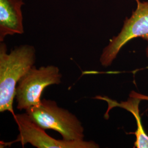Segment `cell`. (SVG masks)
Here are the masks:
<instances>
[{"label":"cell","mask_w":148,"mask_h":148,"mask_svg":"<svg viewBox=\"0 0 148 148\" xmlns=\"http://www.w3.org/2000/svg\"><path fill=\"white\" fill-rule=\"evenodd\" d=\"M62 75L56 66L48 65L36 68L33 66L18 83L15 99L16 108L22 110L38 106L43 91L47 87L61 83Z\"/></svg>","instance_id":"obj_3"},{"label":"cell","mask_w":148,"mask_h":148,"mask_svg":"<svg viewBox=\"0 0 148 148\" xmlns=\"http://www.w3.org/2000/svg\"><path fill=\"white\" fill-rule=\"evenodd\" d=\"M23 0H0V41L7 35L24 33Z\"/></svg>","instance_id":"obj_6"},{"label":"cell","mask_w":148,"mask_h":148,"mask_svg":"<svg viewBox=\"0 0 148 148\" xmlns=\"http://www.w3.org/2000/svg\"><path fill=\"white\" fill-rule=\"evenodd\" d=\"M130 97L139 98V99H141L142 101L144 100V101H148V95H144L139 93H137V92H136L134 90H133L130 93Z\"/></svg>","instance_id":"obj_8"},{"label":"cell","mask_w":148,"mask_h":148,"mask_svg":"<svg viewBox=\"0 0 148 148\" xmlns=\"http://www.w3.org/2000/svg\"><path fill=\"white\" fill-rule=\"evenodd\" d=\"M135 1L136 10L130 17L126 18L121 32L112 37L103 50L99 60L104 67L110 66L122 48L137 37H141L147 42L146 54L148 58V1Z\"/></svg>","instance_id":"obj_4"},{"label":"cell","mask_w":148,"mask_h":148,"mask_svg":"<svg viewBox=\"0 0 148 148\" xmlns=\"http://www.w3.org/2000/svg\"><path fill=\"white\" fill-rule=\"evenodd\" d=\"M19 133L14 141L8 144L20 142L22 145L27 143L37 148H98V144L93 141L57 140L49 136L45 130L33 121L27 112L13 115Z\"/></svg>","instance_id":"obj_5"},{"label":"cell","mask_w":148,"mask_h":148,"mask_svg":"<svg viewBox=\"0 0 148 148\" xmlns=\"http://www.w3.org/2000/svg\"><path fill=\"white\" fill-rule=\"evenodd\" d=\"M95 98L106 101L109 104V111L114 107H120L127 110V111L131 112L136 119L137 126V129L134 133L136 137V142L134 144V147L137 148H148V134H147L144 130L139 115V106L140 102L142 101L141 99L130 97L126 101L118 103L116 101H112L110 98L106 97H98V98L96 97Z\"/></svg>","instance_id":"obj_7"},{"label":"cell","mask_w":148,"mask_h":148,"mask_svg":"<svg viewBox=\"0 0 148 148\" xmlns=\"http://www.w3.org/2000/svg\"><path fill=\"white\" fill-rule=\"evenodd\" d=\"M35 49L25 45L7 53L5 43L0 44V112L10 111L14 115L13 104L16 90L21 77L34 65Z\"/></svg>","instance_id":"obj_1"},{"label":"cell","mask_w":148,"mask_h":148,"mask_svg":"<svg viewBox=\"0 0 148 148\" xmlns=\"http://www.w3.org/2000/svg\"><path fill=\"white\" fill-rule=\"evenodd\" d=\"M25 111L38 126L45 130L58 132L65 140H84V128L79 119L68 110L58 106L55 101L43 99L39 105Z\"/></svg>","instance_id":"obj_2"}]
</instances>
